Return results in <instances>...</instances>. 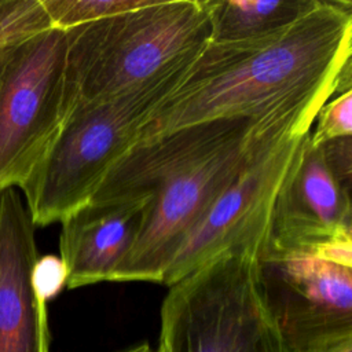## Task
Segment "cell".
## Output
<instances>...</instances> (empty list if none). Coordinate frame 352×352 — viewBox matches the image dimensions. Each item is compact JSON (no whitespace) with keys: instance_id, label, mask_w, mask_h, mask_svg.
Listing matches in <instances>:
<instances>
[{"instance_id":"1","label":"cell","mask_w":352,"mask_h":352,"mask_svg":"<svg viewBox=\"0 0 352 352\" xmlns=\"http://www.w3.org/2000/svg\"><path fill=\"white\" fill-rule=\"evenodd\" d=\"M352 3L319 0L290 26L241 43H209L143 125L138 143L226 118H304L351 89Z\"/></svg>"},{"instance_id":"2","label":"cell","mask_w":352,"mask_h":352,"mask_svg":"<svg viewBox=\"0 0 352 352\" xmlns=\"http://www.w3.org/2000/svg\"><path fill=\"white\" fill-rule=\"evenodd\" d=\"M256 124L212 120L136 143L107 172L89 202L150 195L139 235L114 282L161 283L187 234L239 172Z\"/></svg>"},{"instance_id":"3","label":"cell","mask_w":352,"mask_h":352,"mask_svg":"<svg viewBox=\"0 0 352 352\" xmlns=\"http://www.w3.org/2000/svg\"><path fill=\"white\" fill-rule=\"evenodd\" d=\"M65 32V117L162 77L210 40L204 0H150Z\"/></svg>"},{"instance_id":"4","label":"cell","mask_w":352,"mask_h":352,"mask_svg":"<svg viewBox=\"0 0 352 352\" xmlns=\"http://www.w3.org/2000/svg\"><path fill=\"white\" fill-rule=\"evenodd\" d=\"M194 60L131 92L76 107L65 117L52 144L18 187L36 227L60 223L89 202Z\"/></svg>"},{"instance_id":"5","label":"cell","mask_w":352,"mask_h":352,"mask_svg":"<svg viewBox=\"0 0 352 352\" xmlns=\"http://www.w3.org/2000/svg\"><path fill=\"white\" fill-rule=\"evenodd\" d=\"M312 125L302 118L256 124L239 172L175 252L162 285L169 287L224 254L252 253L260 258L275 199Z\"/></svg>"},{"instance_id":"6","label":"cell","mask_w":352,"mask_h":352,"mask_svg":"<svg viewBox=\"0 0 352 352\" xmlns=\"http://www.w3.org/2000/svg\"><path fill=\"white\" fill-rule=\"evenodd\" d=\"M160 342L166 352H287L263 302L257 257L224 254L169 286Z\"/></svg>"},{"instance_id":"7","label":"cell","mask_w":352,"mask_h":352,"mask_svg":"<svg viewBox=\"0 0 352 352\" xmlns=\"http://www.w3.org/2000/svg\"><path fill=\"white\" fill-rule=\"evenodd\" d=\"M66 45L50 28L1 54L0 191L25 182L63 124Z\"/></svg>"},{"instance_id":"8","label":"cell","mask_w":352,"mask_h":352,"mask_svg":"<svg viewBox=\"0 0 352 352\" xmlns=\"http://www.w3.org/2000/svg\"><path fill=\"white\" fill-rule=\"evenodd\" d=\"M351 177L352 166L330 158L308 133L275 199L261 256H316L352 265Z\"/></svg>"},{"instance_id":"9","label":"cell","mask_w":352,"mask_h":352,"mask_svg":"<svg viewBox=\"0 0 352 352\" xmlns=\"http://www.w3.org/2000/svg\"><path fill=\"white\" fill-rule=\"evenodd\" d=\"M257 261L263 302L287 352L352 338V265L302 254Z\"/></svg>"},{"instance_id":"10","label":"cell","mask_w":352,"mask_h":352,"mask_svg":"<svg viewBox=\"0 0 352 352\" xmlns=\"http://www.w3.org/2000/svg\"><path fill=\"white\" fill-rule=\"evenodd\" d=\"M34 230L19 190L0 191V352H50L47 304L32 286Z\"/></svg>"},{"instance_id":"11","label":"cell","mask_w":352,"mask_h":352,"mask_svg":"<svg viewBox=\"0 0 352 352\" xmlns=\"http://www.w3.org/2000/svg\"><path fill=\"white\" fill-rule=\"evenodd\" d=\"M150 195L111 202H87L60 224L59 252L67 289L113 280L132 249Z\"/></svg>"},{"instance_id":"12","label":"cell","mask_w":352,"mask_h":352,"mask_svg":"<svg viewBox=\"0 0 352 352\" xmlns=\"http://www.w3.org/2000/svg\"><path fill=\"white\" fill-rule=\"evenodd\" d=\"M319 0H204L212 44L256 40L279 32L318 6Z\"/></svg>"},{"instance_id":"13","label":"cell","mask_w":352,"mask_h":352,"mask_svg":"<svg viewBox=\"0 0 352 352\" xmlns=\"http://www.w3.org/2000/svg\"><path fill=\"white\" fill-rule=\"evenodd\" d=\"M150 0H41L52 28L69 30L148 4Z\"/></svg>"},{"instance_id":"14","label":"cell","mask_w":352,"mask_h":352,"mask_svg":"<svg viewBox=\"0 0 352 352\" xmlns=\"http://www.w3.org/2000/svg\"><path fill=\"white\" fill-rule=\"evenodd\" d=\"M50 28L41 0H0V51Z\"/></svg>"},{"instance_id":"15","label":"cell","mask_w":352,"mask_h":352,"mask_svg":"<svg viewBox=\"0 0 352 352\" xmlns=\"http://www.w3.org/2000/svg\"><path fill=\"white\" fill-rule=\"evenodd\" d=\"M315 120L316 128L314 132L309 131V142L314 144L352 136V89L326 102Z\"/></svg>"},{"instance_id":"16","label":"cell","mask_w":352,"mask_h":352,"mask_svg":"<svg viewBox=\"0 0 352 352\" xmlns=\"http://www.w3.org/2000/svg\"><path fill=\"white\" fill-rule=\"evenodd\" d=\"M67 271L60 257L47 254L37 257L32 270V286L36 297L47 304L65 286Z\"/></svg>"},{"instance_id":"17","label":"cell","mask_w":352,"mask_h":352,"mask_svg":"<svg viewBox=\"0 0 352 352\" xmlns=\"http://www.w3.org/2000/svg\"><path fill=\"white\" fill-rule=\"evenodd\" d=\"M319 352H352V338L342 340V341L333 344Z\"/></svg>"},{"instance_id":"18","label":"cell","mask_w":352,"mask_h":352,"mask_svg":"<svg viewBox=\"0 0 352 352\" xmlns=\"http://www.w3.org/2000/svg\"><path fill=\"white\" fill-rule=\"evenodd\" d=\"M124 352H154V351L150 348V345L147 342H144V344H140V345H138L135 348H129V349H126Z\"/></svg>"},{"instance_id":"19","label":"cell","mask_w":352,"mask_h":352,"mask_svg":"<svg viewBox=\"0 0 352 352\" xmlns=\"http://www.w3.org/2000/svg\"><path fill=\"white\" fill-rule=\"evenodd\" d=\"M154 352H166V351H165V348H164V345H162V344H161V342H160V344H158V348H157V349H155V351H154Z\"/></svg>"},{"instance_id":"20","label":"cell","mask_w":352,"mask_h":352,"mask_svg":"<svg viewBox=\"0 0 352 352\" xmlns=\"http://www.w3.org/2000/svg\"><path fill=\"white\" fill-rule=\"evenodd\" d=\"M4 51V50H3ZM3 51H0V63H1V54H3Z\"/></svg>"}]
</instances>
